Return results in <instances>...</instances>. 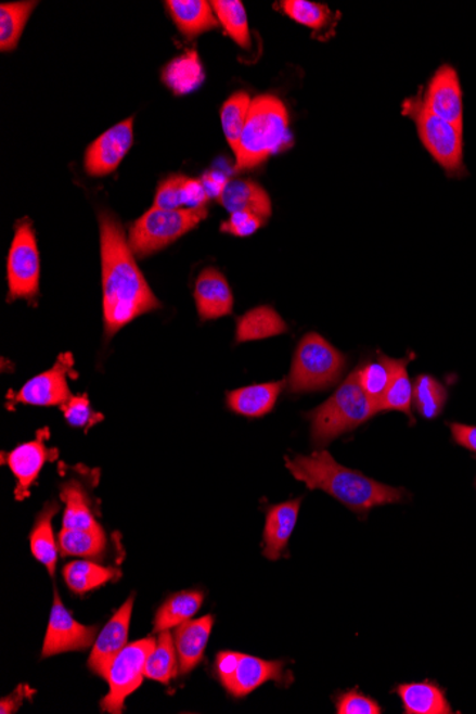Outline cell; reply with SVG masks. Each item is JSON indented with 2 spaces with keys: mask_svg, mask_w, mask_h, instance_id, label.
<instances>
[{
  "mask_svg": "<svg viewBox=\"0 0 476 714\" xmlns=\"http://www.w3.org/2000/svg\"><path fill=\"white\" fill-rule=\"evenodd\" d=\"M99 220L104 331L107 336H113L134 318L158 310L160 303L136 264L133 250L119 220L107 212L101 213Z\"/></svg>",
  "mask_w": 476,
  "mask_h": 714,
  "instance_id": "6da1fadb",
  "label": "cell"
},
{
  "mask_svg": "<svg viewBox=\"0 0 476 714\" xmlns=\"http://www.w3.org/2000/svg\"><path fill=\"white\" fill-rule=\"evenodd\" d=\"M285 467L308 489L324 490L358 515L364 517L381 505L401 502L406 497L402 488L381 484L360 471L339 466L329 451L287 458Z\"/></svg>",
  "mask_w": 476,
  "mask_h": 714,
  "instance_id": "7a4b0ae2",
  "label": "cell"
},
{
  "mask_svg": "<svg viewBox=\"0 0 476 714\" xmlns=\"http://www.w3.org/2000/svg\"><path fill=\"white\" fill-rule=\"evenodd\" d=\"M292 145L288 112L276 95L253 99L246 127L235 153V171L252 170Z\"/></svg>",
  "mask_w": 476,
  "mask_h": 714,
  "instance_id": "3957f363",
  "label": "cell"
},
{
  "mask_svg": "<svg viewBox=\"0 0 476 714\" xmlns=\"http://www.w3.org/2000/svg\"><path fill=\"white\" fill-rule=\"evenodd\" d=\"M375 413L378 409L361 388L357 370H353L323 405L307 413L311 422L312 444L325 447L339 435L365 424Z\"/></svg>",
  "mask_w": 476,
  "mask_h": 714,
  "instance_id": "277c9868",
  "label": "cell"
},
{
  "mask_svg": "<svg viewBox=\"0 0 476 714\" xmlns=\"http://www.w3.org/2000/svg\"><path fill=\"white\" fill-rule=\"evenodd\" d=\"M347 357L317 333L303 336L294 354L288 390L293 394L316 393L337 384Z\"/></svg>",
  "mask_w": 476,
  "mask_h": 714,
  "instance_id": "5b68a950",
  "label": "cell"
},
{
  "mask_svg": "<svg viewBox=\"0 0 476 714\" xmlns=\"http://www.w3.org/2000/svg\"><path fill=\"white\" fill-rule=\"evenodd\" d=\"M412 95L403 100L402 115L415 123L421 142L434 161L451 177L464 175V138L461 127L439 119L426 111L423 98Z\"/></svg>",
  "mask_w": 476,
  "mask_h": 714,
  "instance_id": "8992f818",
  "label": "cell"
},
{
  "mask_svg": "<svg viewBox=\"0 0 476 714\" xmlns=\"http://www.w3.org/2000/svg\"><path fill=\"white\" fill-rule=\"evenodd\" d=\"M207 208L165 211L152 207L131 226L129 244L136 256L149 257L201 225Z\"/></svg>",
  "mask_w": 476,
  "mask_h": 714,
  "instance_id": "52a82bcc",
  "label": "cell"
},
{
  "mask_svg": "<svg viewBox=\"0 0 476 714\" xmlns=\"http://www.w3.org/2000/svg\"><path fill=\"white\" fill-rule=\"evenodd\" d=\"M215 671L224 689L239 699L246 698L267 681L283 684L285 679L284 662L265 661L239 652L217 654Z\"/></svg>",
  "mask_w": 476,
  "mask_h": 714,
  "instance_id": "ba28073f",
  "label": "cell"
},
{
  "mask_svg": "<svg viewBox=\"0 0 476 714\" xmlns=\"http://www.w3.org/2000/svg\"><path fill=\"white\" fill-rule=\"evenodd\" d=\"M157 640L146 638L139 642L127 645L124 650L111 663L106 680L108 681V693L102 700L103 712L120 714L125 711L127 696L140 688L144 679V668L149 654L152 653Z\"/></svg>",
  "mask_w": 476,
  "mask_h": 714,
  "instance_id": "9c48e42d",
  "label": "cell"
},
{
  "mask_svg": "<svg viewBox=\"0 0 476 714\" xmlns=\"http://www.w3.org/2000/svg\"><path fill=\"white\" fill-rule=\"evenodd\" d=\"M40 258L34 227L29 220L17 222L8 256V302L25 298L34 302L39 293Z\"/></svg>",
  "mask_w": 476,
  "mask_h": 714,
  "instance_id": "30bf717a",
  "label": "cell"
},
{
  "mask_svg": "<svg viewBox=\"0 0 476 714\" xmlns=\"http://www.w3.org/2000/svg\"><path fill=\"white\" fill-rule=\"evenodd\" d=\"M98 630V626H85L75 621V617L62 603L57 590L54 589L53 607L47 636H44L42 656L51 658L54 654L89 649L94 645Z\"/></svg>",
  "mask_w": 476,
  "mask_h": 714,
  "instance_id": "8fae6325",
  "label": "cell"
},
{
  "mask_svg": "<svg viewBox=\"0 0 476 714\" xmlns=\"http://www.w3.org/2000/svg\"><path fill=\"white\" fill-rule=\"evenodd\" d=\"M74 371V357L62 354L51 370L34 377L16 394H8L12 404L53 407L69 401L70 390L67 377Z\"/></svg>",
  "mask_w": 476,
  "mask_h": 714,
  "instance_id": "7c38bea8",
  "label": "cell"
},
{
  "mask_svg": "<svg viewBox=\"0 0 476 714\" xmlns=\"http://www.w3.org/2000/svg\"><path fill=\"white\" fill-rule=\"evenodd\" d=\"M133 119L134 117H129L125 122L117 123L89 145L85 156L88 175L103 177L119 167L133 145Z\"/></svg>",
  "mask_w": 476,
  "mask_h": 714,
  "instance_id": "4fadbf2b",
  "label": "cell"
},
{
  "mask_svg": "<svg viewBox=\"0 0 476 714\" xmlns=\"http://www.w3.org/2000/svg\"><path fill=\"white\" fill-rule=\"evenodd\" d=\"M423 103L434 116L464 129V100L458 73L452 66L443 65L435 72Z\"/></svg>",
  "mask_w": 476,
  "mask_h": 714,
  "instance_id": "5bb4252c",
  "label": "cell"
},
{
  "mask_svg": "<svg viewBox=\"0 0 476 714\" xmlns=\"http://www.w3.org/2000/svg\"><path fill=\"white\" fill-rule=\"evenodd\" d=\"M134 595L121 604L119 611L112 616L107 625L103 627L101 635L98 636L90 653L88 666L94 675L106 679L108 667L113 659L117 656L127 646L129 638V627L131 611H133Z\"/></svg>",
  "mask_w": 476,
  "mask_h": 714,
  "instance_id": "9a60e30c",
  "label": "cell"
},
{
  "mask_svg": "<svg viewBox=\"0 0 476 714\" xmlns=\"http://www.w3.org/2000/svg\"><path fill=\"white\" fill-rule=\"evenodd\" d=\"M47 436V430L40 431L38 438L35 441L22 444L12 452L4 455V463L11 468L13 475L16 477L15 495L17 500L27 498L30 486L39 476L44 463L48 462V459H53L57 455L56 451H52L44 445Z\"/></svg>",
  "mask_w": 476,
  "mask_h": 714,
  "instance_id": "2e32d148",
  "label": "cell"
},
{
  "mask_svg": "<svg viewBox=\"0 0 476 714\" xmlns=\"http://www.w3.org/2000/svg\"><path fill=\"white\" fill-rule=\"evenodd\" d=\"M194 299L202 321L217 320L233 311V293L229 281L216 268L208 267L201 272L194 285Z\"/></svg>",
  "mask_w": 476,
  "mask_h": 714,
  "instance_id": "e0dca14e",
  "label": "cell"
},
{
  "mask_svg": "<svg viewBox=\"0 0 476 714\" xmlns=\"http://www.w3.org/2000/svg\"><path fill=\"white\" fill-rule=\"evenodd\" d=\"M213 625L215 617L207 615L201 620L181 623L176 627L175 646L180 675H188L203 661Z\"/></svg>",
  "mask_w": 476,
  "mask_h": 714,
  "instance_id": "ac0fdd59",
  "label": "cell"
},
{
  "mask_svg": "<svg viewBox=\"0 0 476 714\" xmlns=\"http://www.w3.org/2000/svg\"><path fill=\"white\" fill-rule=\"evenodd\" d=\"M301 499L288 500V502L276 503L267 511L265 539V557L270 561H276L283 557L287 549L288 540L292 538L294 527L297 525L298 512H300Z\"/></svg>",
  "mask_w": 476,
  "mask_h": 714,
  "instance_id": "d6986e66",
  "label": "cell"
},
{
  "mask_svg": "<svg viewBox=\"0 0 476 714\" xmlns=\"http://www.w3.org/2000/svg\"><path fill=\"white\" fill-rule=\"evenodd\" d=\"M285 386L284 381L266 382L230 391L227 394V407L239 416L260 418L273 411L276 399Z\"/></svg>",
  "mask_w": 476,
  "mask_h": 714,
  "instance_id": "ffe728a7",
  "label": "cell"
},
{
  "mask_svg": "<svg viewBox=\"0 0 476 714\" xmlns=\"http://www.w3.org/2000/svg\"><path fill=\"white\" fill-rule=\"evenodd\" d=\"M219 202L230 213L250 212L265 220L273 215L269 193L253 180H230Z\"/></svg>",
  "mask_w": 476,
  "mask_h": 714,
  "instance_id": "44dd1931",
  "label": "cell"
},
{
  "mask_svg": "<svg viewBox=\"0 0 476 714\" xmlns=\"http://www.w3.org/2000/svg\"><path fill=\"white\" fill-rule=\"evenodd\" d=\"M171 17L185 38H196L204 31L219 27L211 3L206 0H170L166 2Z\"/></svg>",
  "mask_w": 476,
  "mask_h": 714,
  "instance_id": "7402d4cb",
  "label": "cell"
},
{
  "mask_svg": "<svg viewBox=\"0 0 476 714\" xmlns=\"http://www.w3.org/2000/svg\"><path fill=\"white\" fill-rule=\"evenodd\" d=\"M408 714H450L452 707L441 688L433 681L425 680L420 684H406L397 688Z\"/></svg>",
  "mask_w": 476,
  "mask_h": 714,
  "instance_id": "603a6c76",
  "label": "cell"
},
{
  "mask_svg": "<svg viewBox=\"0 0 476 714\" xmlns=\"http://www.w3.org/2000/svg\"><path fill=\"white\" fill-rule=\"evenodd\" d=\"M411 357L397 359L387 356L388 366L391 368V381H389L387 393L378 404V412L400 411L412 418L414 384L407 371Z\"/></svg>",
  "mask_w": 476,
  "mask_h": 714,
  "instance_id": "cb8c5ba5",
  "label": "cell"
},
{
  "mask_svg": "<svg viewBox=\"0 0 476 714\" xmlns=\"http://www.w3.org/2000/svg\"><path fill=\"white\" fill-rule=\"evenodd\" d=\"M284 333H287V324L283 317L273 307L261 306L253 308L239 318L235 341L248 343V341L271 339Z\"/></svg>",
  "mask_w": 476,
  "mask_h": 714,
  "instance_id": "d4e9b609",
  "label": "cell"
},
{
  "mask_svg": "<svg viewBox=\"0 0 476 714\" xmlns=\"http://www.w3.org/2000/svg\"><path fill=\"white\" fill-rule=\"evenodd\" d=\"M59 512V503L51 502L42 509L36 518L34 530L30 534L31 554L54 576L57 565L59 550L56 540H54L52 520Z\"/></svg>",
  "mask_w": 476,
  "mask_h": 714,
  "instance_id": "484cf974",
  "label": "cell"
},
{
  "mask_svg": "<svg viewBox=\"0 0 476 714\" xmlns=\"http://www.w3.org/2000/svg\"><path fill=\"white\" fill-rule=\"evenodd\" d=\"M203 600L202 590H184V592L171 595L158 608L156 617H154L153 630L162 634V632L173 629L181 623L192 620L202 608Z\"/></svg>",
  "mask_w": 476,
  "mask_h": 714,
  "instance_id": "4316f807",
  "label": "cell"
},
{
  "mask_svg": "<svg viewBox=\"0 0 476 714\" xmlns=\"http://www.w3.org/2000/svg\"><path fill=\"white\" fill-rule=\"evenodd\" d=\"M121 572L116 568L98 565L90 561H75L63 568L67 588L75 595L83 596L90 590L119 579Z\"/></svg>",
  "mask_w": 476,
  "mask_h": 714,
  "instance_id": "83f0119b",
  "label": "cell"
},
{
  "mask_svg": "<svg viewBox=\"0 0 476 714\" xmlns=\"http://www.w3.org/2000/svg\"><path fill=\"white\" fill-rule=\"evenodd\" d=\"M163 81L176 95L194 92L204 81V71L196 50H188L163 71Z\"/></svg>",
  "mask_w": 476,
  "mask_h": 714,
  "instance_id": "f1b7e54d",
  "label": "cell"
},
{
  "mask_svg": "<svg viewBox=\"0 0 476 714\" xmlns=\"http://www.w3.org/2000/svg\"><path fill=\"white\" fill-rule=\"evenodd\" d=\"M61 499L65 503L63 527L66 530H93L101 526L90 508L88 495L79 482L70 481L63 484Z\"/></svg>",
  "mask_w": 476,
  "mask_h": 714,
  "instance_id": "f546056e",
  "label": "cell"
},
{
  "mask_svg": "<svg viewBox=\"0 0 476 714\" xmlns=\"http://www.w3.org/2000/svg\"><path fill=\"white\" fill-rule=\"evenodd\" d=\"M106 549L103 527L93 530H66L59 534V550L62 557L99 558Z\"/></svg>",
  "mask_w": 476,
  "mask_h": 714,
  "instance_id": "4dcf8cb0",
  "label": "cell"
},
{
  "mask_svg": "<svg viewBox=\"0 0 476 714\" xmlns=\"http://www.w3.org/2000/svg\"><path fill=\"white\" fill-rule=\"evenodd\" d=\"M179 659L169 630L162 632L156 646L149 654L144 676L158 684L169 685L179 675Z\"/></svg>",
  "mask_w": 476,
  "mask_h": 714,
  "instance_id": "1f68e13d",
  "label": "cell"
},
{
  "mask_svg": "<svg viewBox=\"0 0 476 714\" xmlns=\"http://www.w3.org/2000/svg\"><path fill=\"white\" fill-rule=\"evenodd\" d=\"M36 4L38 2H16L0 7V49L3 53L16 49Z\"/></svg>",
  "mask_w": 476,
  "mask_h": 714,
  "instance_id": "d6a6232c",
  "label": "cell"
},
{
  "mask_svg": "<svg viewBox=\"0 0 476 714\" xmlns=\"http://www.w3.org/2000/svg\"><path fill=\"white\" fill-rule=\"evenodd\" d=\"M217 21L240 48L250 49L252 38L248 29L246 9L240 0H215L210 2Z\"/></svg>",
  "mask_w": 476,
  "mask_h": 714,
  "instance_id": "836d02e7",
  "label": "cell"
},
{
  "mask_svg": "<svg viewBox=\"0 0 476 714\" xmlns=\"http://www.w3.org/2000/svg\"><path fill=\"white\" fill-rule=\"evenodd\" d=\"M253 99L246 92H237L231 95L221 107V126L224 136L234 154L237 153L240 139L246 127L248 113H250Z\"/></svg>",
  "mask_w": 476,
  "mask_h": 714,
  "instance_id": "e575fe53",
  "label": "cell"
},
{
  "mask_svg": "<svg viewBox=\"0 0 476 714\" xmlns=\"http://www.w3.org/2000/svg\"><path fill=\"white\" fill-rule=\"evenodd\" d=\"M448 401V391L433 375L416 377L414 382V405L425 420H435L441 416Z\"/></svg>",
  "mask_w": 476,
  "mask_h": 714,
  "instance_id": "d590c367",
  "label": "cell"
},
{
  "mask_svg": "<svg viewBox=\"0 0 476 714\" xmlns=\"http://www.w3.org/2000/svg\"><path fill=\"white\" fill-rule=\"evenodd\" d=\"M358 382L361 388L369 395L378 409V404L387 393L389 381H391V368L388 366L387 356L378 353L375 361H370L357 368Z\"/></svg>",
  "mask_w": 476,
  "mask_h": 714,
  "instance_id": "8d00e7d4",
  "label": "cell"
},
{
  "mask_svg": "<svg viewBox=\"0 0 476 714\" xmlns=\"http://www.w3.org/2000/svg\"><path fill=\"white\" fill-rule=\"evenodd\" d=\"M281 8L294 22L312 30L323 29L329 24L330 9L324 4L307 2V0H284Z\"/></svg>",
  "mask_w": 476,
  "mask_h": 714,
  "instance_id": "74e56055",
  "label": "cell"
},
{
  "mask_svg": "<svg viewBox=\"0 0 476 714\" xmlns=\"http://www.w3.org/2000/svg\"><path fill=\"white\" fill-rule=\"evenodd\" d=\"M67 424L75 429H92L103 420L102 413L94 412L86 395L70 397L69 401L61 405Z\"/></svg>",
  "mask_w": 476,
  "mask_h": 714,
  "instance_id": "f35d334b",
  "label": "cell"
},
{
  "mask_svg": "<svg viewBox=\"0 0 476 714\" xmlns=\"http://www.w3.org/2000/svg\"><path fill=\"white\" fill-rule=\"evenodd\" d=\"M185 179L188 177L175 175L160 181L156 197H154L153 207L165 208V211H180V208H184L183 189Z\"/></svg>",
  "mask_w": 476,
  "mask_h": 714,
  "instance_id": "ab89813d",
  "label": "cell"
},
{
  "mask_svg": "<svg viewBox=\"0 0 476 714\" xmlns=\"http://www.w3.org/2000/svg\"><path fill=\"white\" fill-rule=\"evenodd\" d=\"M265 218L250 212L230 213L229 220L221 225V233L235 235V238H248L266 225Z\"/></svg>",
  "mask_w": 476,
  "mask_h": 714,
  "instance_id": "60d3db41",
  "label": "cell"
},
{
  "mask_svg": "<svg viewBox=\"0 0 476 714\" xmlns=\"http://www.w3.org/2000/svg\"><path fill=\"white\" fill-rule=\"evenodd\" d=\"M379 704L357 689L348 690L337 699L338 714H379Z\"/></svg>",
  "mask_w": 476,
  "mask_h": 714,
  "instance_id": "b9f144b4",
  "label": "cell"
},
{
  "mask_svg": "<svg viewBox=\"0 0 476 714\" xmlns=\"http://www.w3.org/2000/svg\"><path fill=\"white\" fill-rule=\"evenodd\" d=\"M204 189L207 191V195L210 199L220 200L223 195L227 184L230 183L229 177L224 176L223 173L219 171H208L202 177Z\"/></svg>",
  "mask_w": 476,
  "mask_h": 714,
  "instance_id": "7bdbcfd3",
  "label": "cell"
},
{
  "mask_svg": "<svg viewBox=\"0 0 476 714\" xmlns=\"http://www.w3.org/2000/svg\"><path fill=\"white\" fill-rule=\"evenodd\" d=\"M452 438L458 445L476 452V426L464 424H450Z\"/></svg>",
  "mask_w": 476,
  "mask_h": 714,
  "instance_id": "ee69618b",
  "label": "cell"
},
{
  "mask_svg": "<svg viewBox=\"0 0 476 714\" xmlns=\"http://www.w3.org/2000/svg\"><path fill=\"white\" fill-rule=\"evenodd\" d=\"M25 690L24 686H20L15 693L9 696L7 699H2V702H0V712L3 714L16 712L22 704V700L25 698Z\"/></svg>",
  "mask_w": 476,
  "mask_h": 714,
  "instance_id": "f6af8a7d",
  "label": "cell"
}]
</instances>
